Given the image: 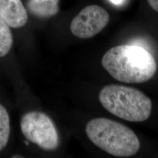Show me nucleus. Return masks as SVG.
Listing matches in <instances>:
<instances>
[{
  "instance_id": "12",
  "label": "nucleus",
  "mask_w": 158,
  "mask_h": 158,
  "mask_svg": "<svg viewBox=\"0 0 158 158\" xmlns=\"http://www.w3.org/2000/svg\"><path fill=\"white\" fill-rule=\"evenodd\" d=\"M13 158H23L22 156H20V155H15L14 156H12Z\"/></svg>"
},
{
  "instance_id": "2",
  "label": "nucleus",
  "mask_w": 158,
  "mask_h": 158,
  "mask_svg": "<svg viewBox=\"0 0 158 158\" xmlns=\"http://www.w3.org/2000/svg\"><path fill=\"white\" fill-rule=\"evenodd\" d=\"M85 132L95 145L115 156H132L140 148L139 139L132 130L110 119H91L86 125Z\"/></svg>"
},
{
  "instance_id": "5",
  "label": "nucleus",
  "mask_w": 158,
  "mask_h": 158,
  "mask_svg": "<svg viewBox=\"0 0 158 158\" xmlns=\"http://www.w3.org/2000/svg\"><path fill=\"white\" fill-rule=\"evenodd\" d=\"M109 21V14L104 8L97 5L89 6L74 18L70 30L75 36L88 39L100 33Z\"/></svg>"
},
{
  "instance_id": "9",
  "label": "nucleus",
  "mask_w": 158,
  "mask_h": 158,
  "mask_svg": "<svg viewBox=\"0 0 158 158\" xmlns=\"http://www.w3.org/2000/svg\"><path fill=\"white\" fill-rule=\"evenodd\" d=\"M10 134V119L8 112L0 104V151L6 147Z\"/></svg>"
},
{
  "instance_id": "4",
  "label": "nucleus",
  "mask_w": 158,
  "mask_h": 158,
  "mask_svg": "<svg viewBox=\"0 0 158 158\" xmlns=\"http://www.w3.org/2000/svg\"><path fill=\"white\" fill-rule=\"evenodd\" d=\"M21 130L28 140L46 151L55 150L59 145V138L53 121L46 114L36 111L23 115Z\"/></svg>"
},
{
  "instance_id": "8",
  "label": "nucleus",
  "mask_w": 158,
  "mask_h": 158,
  "mask_svg": "<svg viewBox=\"0 0 158 158\" xmlns=\"http://www.w3.org/2000/svg\"><path fill=\"white\" fill-rule=\"evenodd\" d=\"M10 27L0 17V57L5 56L11 49L13 37Z\"/></svg>"
},
{
  "instance_id": "11",
  "label": "nucleus",
  "mask_w": 158,
  "mask_h": 158,
  "mask_svg": "<svg viewBox=\"0 0 158 158\" xmlns=\"http://www.w3.org/2000/svg\"><path fill=\"white\" fill-rule=\"evenodd\" d=\"M110 1L111 2H113V4H114L118 5V4H121L122 3L123 0H110Z\"/></svg>"
},
{
  "instance_id": "1",
  "label": "nucleus",
  "mask_w": 158,
  "mask_h": 158,
  "mask_svg": "<svg viewBox=\"0 0 158 158\" xmlns=\"http://www.w3.org/2000/svg\"><path fill=\"white\" fill-rule=\"evenodd\" d=\"M102 66L113 78L127 83H142L151 79L157 70L152 55L141 47H113L102 58Z\"/></svg>"
},
{
  "instance_id": "3",
  "label": "nucleus",
  "mask_w": 158,
  "mask_h": 158,
  "mask_svg": "<svg viewBox=\"0 0 158 158\" xmlns=\"http://www.w3.org/2000/svg\"><path fill=\"white\" fill-rule=\"evenodd\" d=\"M99 100L108 111L131 122H143L152 111V102L142 91L123 85H106L100 91Z\"/></svg>"
},
{
  "instance_id": "10",
  "label": "nucleus",
  "mask_w": 158,
  "mask_h": 158,
  "mask_svg": "<svg viewBox=\"0 0 158 158\" xmlns=\"http://www.w3.org/2000/svg\"><path fill=\"white\" fill-rule=\"evenodd\" d=\"M149 5L153 10L158 12V0H147Z\"/></svg>"
},
{
  "instance_id": "6",
  "label": "nucleus",
  "mask_w": 158,
  "mask_h": 158,
  "mask_svg": "<svg viewBox=\"0 0 158 158\" xmlns=\"http://www.w3.org/2000/svg\"><path fill=\"white\" fill-rule=\"evenodd\" d=\"M0 17L13 28L23 27L28 21L27 10L21 0H0Z\"/></svg>"
},
{
  "instance_id": "7",
  "label": "nucleus",
  "mask_w": 158,
  "mask_h": 158,
  "mask_svg": "<svg viewBox=\"0 0 158 158\" xmlns=\"http://www.w3.org/2000/svg\"><path fill=\"white\" fill-rule=\"evenodd\" d=\"M59 0H28L27 8L33 15L38 18H49L59 11Z\"/></svg>"
}]
</instances>
